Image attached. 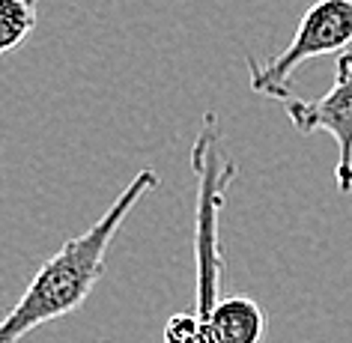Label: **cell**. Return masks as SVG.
I'll return each mask as SVG.
<instances>
[{
    "mask_svg": "<svg viewBox=\"0 0 352 343\" xmlns=\"http://www.w3.org/2000/svg\"><path fill=\"white\" fill-rule=\"evenodd\" d=\"M155 186L158 173L149 167L140 170L90 230L72 236L54 257L42 263L28 289H24V296L0 320V343H19L33 329L54 322L87 302V296L93 293V287L104 275V257H108L113 236H117L131 209L138 206V200Z\"/></svg>",
    "mask_w": 352,
    "mask_h": 343,
    "instance_id": "1",
    "label": "cell"
},
{
    "mask_svg": "<svg viewBox=\"0 0 352 343\" xmlns=\"http://www.w3.org/2000/svg\"><path fill=\"white\" fill-rule=\"evenodd\" d=\"M352 42V0H316V3L302 15L296 36L278 57L257 63L248 57V81L251 90L269 99L287 102L289 78L298 66H305L314 57L343 54Z\"/></svg>",
    "mask_w": 352,
    "mask_h": 343,
    "instance_id": "2",
    "label": "cell"
},
{
    "mask_svg": "<svg viewBox=\"0 0 352 343\" xmlns=\"http://www.w3.org/2000/svg\"><path fill=\"white\" fill-rule=\"evenodd\" d=\"M334 66L338 69H334V84L329 93L320 99L289 96L284 102V111L302 135L329 131L338 140L334 179H338L340 195H352V51L338 54Z\"/></svg>",
    "mask_w": 352,
    "mask_h": 343,
    "instance_id": "3",
    "label": "cell"
},
{
    "mask_svg": "<svg viewBox=\"0 0 352 343\" xmlns=\"http://www.w3.org/2000/svg\"><path fill=\"white\" fill-rule=\"evenodd\" d=\"M266 334V313L248 296L218 298L204 320V343H260Z\"/></svg>",
    "mask_w": 352,
    "mask_h": 343,
    "instance_id": "4",
    "label": "cell"
},
{
    "mask_svg": "<svg viewBox=\"0 0 352 343\" xmlns=\"http://www.w3.org/2000/svg\"><path fill=\"white\" fill-rule=\"evenodd\" d=\"M36 30V0H0V57L21 48Z\"/></svg>",
    "mask_w": 352,
    "mask_h": 343,
    "instance_id": "5",
    "label": "cell"
},
{
    "mask_svg": "<svg viewBox=\"0 0 352 343\" xmlns=\"http://www.w3.org/2000/svg\"><path fill=\"white\" fill-rule=\"evenodd\" d=\"M164 343H204V325L197 313H176L164 325Z\"/></svg>",
    "mask_w": 352,
    "mask_h": 343,
    "instance_id": "6",
    "label": "cell"
}]
</instances>
